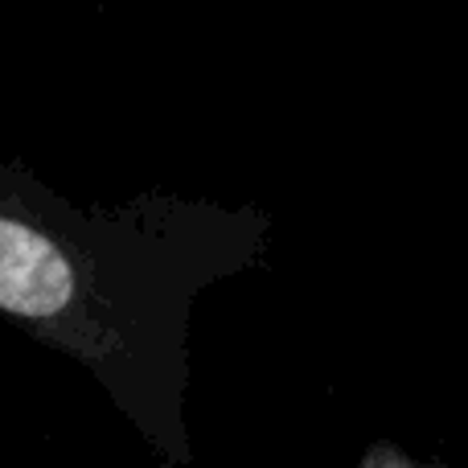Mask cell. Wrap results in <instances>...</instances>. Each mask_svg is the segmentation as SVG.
<instances>
[{"instance_id": "obj_2", "label": "cell", "mask_w": 468, "mask_h": 468, "mask_svg": "<svg viewBox=\"0 0 468 468\" xmlns=\"http://www.w3.org/2000/svg\"><path fill=\"white\" fill-rule=\"evenodd\" d=\"M357 468H444V464H436V461H415V456L407 452V448H399L395 440H374V444L362 452Z\"/></svg>"}, {"instance_id": "obj_1", "label": "cell", "mask_w": 468, "mask_h": 468, "mask_svg": "<svg viewBox=\"0 0 468 468\" xmlns=\"http://www.w3.org/2000/svg\"><path fill=\"white\" fill-rule=\"evenodd\" d=\"M271 214L144 189L58 194L0 156V316L82 366L161 468H194L189 321L206 288L263 267Z\"/></svg>"}]
</instances>
